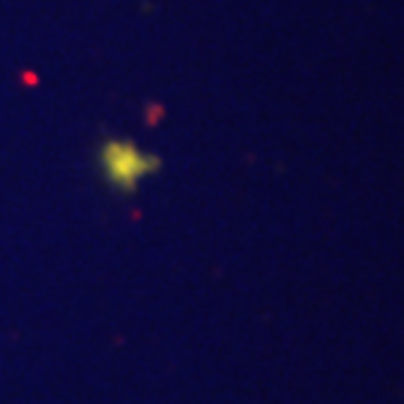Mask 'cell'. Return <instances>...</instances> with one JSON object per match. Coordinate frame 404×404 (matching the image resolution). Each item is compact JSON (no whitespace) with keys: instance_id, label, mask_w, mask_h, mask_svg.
<instances>
[{"instance_id":"obj_1","label":"cell","mask_w":404,"mask_h":404,"mask_svg":"<svg viewBox=\"0 0 404 404\" xmlns=\"http://www.w3.org/2000/svg\"><path fill=\"white\" fill-rule=\"evenodd\" d=\"M96 165H99L102 180L111 189L123 192V195H132L144 180L159 171V159L150 156L147 150H141L132 138H111L99 144Z\"/></svg>"}]
</instances>
